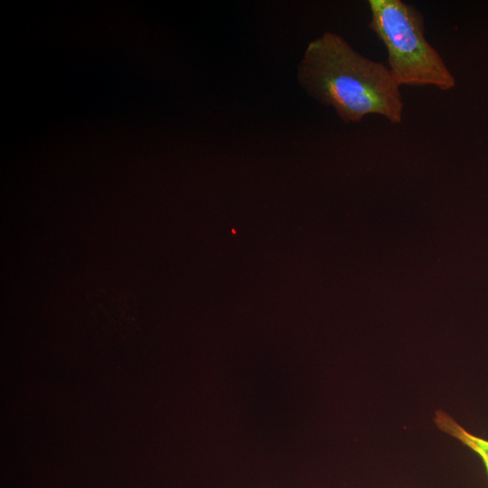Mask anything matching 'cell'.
<instances>
[{
	"mask_svg": "<svg viewBox=\"0 0 488 488\" xmlns=\"http://www.w3.org/2000/svg\"><path fill=\"white\" fill-rule=\"evenodd\" d=\"M301 87L345 123L378 115L392 124L403 119L399 86L387 64L354 50L340 34L325 32L311 41L297 67Z\"/></svg>",
	"mask_w": 488,
	"mask_h": 488,
	"instance_id": "1",
	"label": "cell"
},
{
	"mask_svg": "<svg viewBox=\"0 0 488 488\" xmlns=\"http://www.w3.org/2000/svg\"><path fill=\"white\" fill-rule=\"evenodd\" d=\"M369 28L387 51V66L401 86L434 87L442 91L455 86V78L441 54L425 35L423 14L401 0H369Z\"/></svg>",
	"mask_w": 488,
	"mask_h": 488,
	"instance_id": "2",
	"label": "cell"
},
{
	"mask_svg": "<svg viewBox=\"0 0 488 488\" xmlns=\"http://www.w3.org/2000/svg\"><path fill=\"white\" fill-rule=\"evenodd\" d=\"M433 421L441 431L454 436L475 452L482 458L488 474V440L468 432L442 409L436 411Z\"/></svg>",
	"mask_w": 488,
	"mask_h": 488,
	"instance_id": "3",
	"label": "cell"
}]
</instances>
